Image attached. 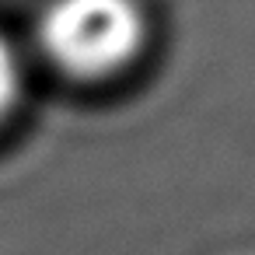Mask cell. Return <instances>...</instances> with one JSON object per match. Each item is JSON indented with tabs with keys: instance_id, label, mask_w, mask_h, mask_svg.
I'll return each instance as SVG.
<instances>
[{
	"instance_id": "obj_1",
	"label": "cell",
	"mask_w": 255,
	"mask_h": 255,
	"mask_svg": "<svg viewBox=\"0 0 255 255\" xmlns=\"http://www.w3.org/2000/svg\"><path fill=\"white\" fill-rule=\"evenodd\" d=\"M147 18L136 0H49L39 18L46 56L77 81H102L136 60Z\"/></svg>"
},
{
	"instance_id": "obj_2",
	"label": "cell",
	"mask_w": 255,
	"mask_h": 255,
	"mask_svg": "<svg viewBox=\"0 0 255 255\" xmlns=\"http://www.w3.org/2000/svg\"><path fill=\"white\" fill-rule=\"evenodd\" d=\"M21 98V67L11 42L0 35V119H4Z\"/></svg>"
}]
</instances>
